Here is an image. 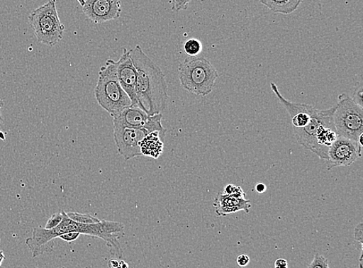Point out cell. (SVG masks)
I'll list each match as a JSON object with an SVG mask.
<instances>
[{"mask_svg": "<svg viewBox=\"0 0 363 268\" xmlns=\"http://www.w3.org/2000/svg\"><path fill=\"white\" fill-rule=\"evenodd\" d=\"M275 268H289V263L284 258H278L274 263Z\"/></svg>", "mask_w": 363, "mask_h": 268, "instance_id": "obj_25", "label": "cell"}, {"mask_svg": "<svg viewBox=\"0 0 363 268\" xmlns=\"http://www.w3.org/2000/svg\"><path fill=\"white\" fill-rule=\"evenodd\" d=\"M80 235L81 234L79 233L72 232L62 234V235H61L58 238H60L65 242H71L72 241L77 240L80 237Z\"/></svg>", "mask_w": 363, "mask_h": 268, "instance_id": "obj_22", "label": "cell"}, {"mask_svg": "<svg viewBox=\"0 0 363 268\" xmlns=\"http://www.w3.org/2000/svg\"><path fill=\"white\" fill-rule=\"evenodd\" d=\"M165 134L160 132H151L140 142L142 155L157 159L164 152V139Z\"/></svg>", "mask_w": 363, "mask_h": 268, "instance_id": "obj_13", "label": "cell"}, {"mask_svg": "<svg viewBox=\"0 0 363 268\" xmlns=\"http://www.w3.org/2000/svg\"><path fill=\"white\" fill-rule=\"evenodd\" d=\"M4 100L2 99H0V124H1V123L3 121V117H2V114H1V108L4 106Z\"/></svg>", "mask_w": 363, "mask_h": 268, "instance_id": "obj_28", "label": "cell"}, {"mask_svg": "<svg viewBox=\"0 0 363 268\" xmlns=\"http://www.w3.org/2000/svg\"><path fill=\"white\" fill-rule=\"evenodd\" d=\"M192 0H172V11L179 13L182 11H186Z\"/></svg>", "mask_w": 363, "mask_h": 268, "instance_id": "obj_19", "label": "cell"}, {"mask_svg": "<svg viewBox=\"0 0 363 268\" xmlns=\"http://www.w3.org/2000/svg\"><path fill=\"white\" fill-rule=\"evenodd\" d=\"M333 121L337 135L356 142L362 147L359 144V138L363 135L362 107L347 94H342L337 97Z\"/></svg>", "mask_w": 363, "mask_h": 268, "instance_id": "obj_6", "label": "cell"}, {"mask_svg": "<svg viewBox=\"0 0 363 268\" xmlns=\"http://www.w3.org/2000/svg\"><path fill=\"white\" fill-rule=\"evenodd\" d=\"M223 194L235 198L246 199L245 198L246 194H245L242 189L240 186L232 185V184H229V185L225 187Z\"/></svg>", "mask_w": 363, "mask_h": 268, "instance_id": "obj_17", "label": "cell"}, {"mask_svg": "<svg viewBox=\"0 0 363 268\" xmlns=\"http://www.w3.org/2000/svg\"><path fill=\"white\" fill-rule=\"evenodd\" d=\"M148 133L145 130L125 128L113 123V137L118 153L125 161L142 156L140 142Z\"/></svg>", "mask_w": 363, "mask_h": 268, "instance_id": "obj_8", "label": "cell"}, {"mask_svg": "<svg viewBox=\"0 0 363 268\" xmlns=\"http://www.w3.org/2000/svg\"><path fill=\"white\" fill-rule=\"evenodd\" d=\"M95 97L99 105L113 118L132 106L129 96L118 80L115 61L108 60L100 69Z\"/></svg>", "mask_w": 363, "mask_h": 268, "instance_id": "obj_3", "label": "cell"}, {"mask_svg": "<svg viewBox=\"0 0 363 268\" xmlns=\"http://www.w3.org/2000/svg\"><path fill=\"white\" fill-rule=\"evenodd\" d=\"M125 225L120 222L102 220L97 223L84 224L75 222L63 211V220L56 228L50 230L35 228L33 235L26 240V245L36 258L42 255L52 252L55 240L62 234L77 232L84 235L102 239L111 247L112 254L123 257V250L118 238L124 233Z\"/></svg>", "mask_w": 363, "mask_h": 268, "instance_id": "obj_1", "label": "cell"}, {"mask_svg": "<svg viewBox=\"0 0 363 268\" xmlns=\"http://www.w3.org/2000/svg\"><path fill=\"white\" fill-rule=\"evenodd\" d=\"M82 12L96 24L104 23L121 18V0H86Z\"/></svg>", "mask_w": 363, "mask_h": 268, "instance_id": "obj_10", "label": "cell"}, {"mask_svg": "<svg viewBox=\"0 0 363 268\" xmlns=\"http://www.w3.org/2000/svg\"><path fill=\"white\" fill-rule=\"evenodd\" d=\"M56 3L57 0H49L28 16L30 27L39 43L49 47L57 45L63 39L65 30L59 18Z\"/></svg>", "mask_w": 363, "mask_h": 268, "instance_id": "obj_5", "label": "cell"}, {"mask_svg": "<svg viewBox=\"0 0 363 268\" xmlns=\"http://www.w3.org/2000/svg\"><path fill=\"white\" fill-rule=\"evenodd\" d=\"M162 118V113L150 116L140 107L130 106L114 117L113 123L125 128L145 130L149 133L157 131L165 134L167 130L163 127Z\"/></svg>", "mask_w": 363, "mask_h": 268, "instance_id": "obj_7", "label": "cell"}, {"mask_svg": "<svg viewBox=\"0 0 363 268\" xmlns=\"http://www.w3.org/2000/svg\"><path fill=\"white\" fill-rule=\"evenodd\" d=\"M255 189L258 194H264V192L266 191L267 186L264 183H257Z\"/></svg>", "mask_w": 363, "mask_h": 268, "instance_id": "obj_26", "label": "cell"}, {"mask_svg": "<svg viewBox=\"0 0 363 268\" xmlns=\"http://www.w3.org/2000/svg\"><path fill=\"white\" fill-rule=\"evenodd\" d=\"M118 80L129 96L133 106L139 107L137 97V71L131 60L130 50L123 48V52L119 61L116 62Z\"/></svg>", "mask_w": 363, "mask_h": 268, "instance_id": "obj_11", "label": "cell"}, {"mask_svg": "<svg viewBox=\"0 0 363 268\" xmlns=\"http://www.w3.org/2000/svg\"><path fill=\"white\" fill-rule=\"evenodd\" d=\"M275 13L289 15L298 9L303 0H259Z\"/></svg>", "mask_w": 363, "mask_h": 268, "instance_id": "obj_14", "label": "cell"}, {"mask_svg": "<svg viewBox=\"0 0 363 268\" xmlns=\"http://www.w3.org/2000/svg\"><path fill=\"white\" fill-rule=\"evenodd\" d=\"M120 262L117 261L116 259H111V261L108 262V267L111 268H117L119 267Z\"/></svg>", "mask_w": 363, "mask_h": 268, "instance_id": "obj_27", "label": "cell"}, {"mask_svg": "<svg viewBox=\"0 0 363 268\" xmlns=\"http://www.w3.org/2000/svg\"><path fill=\"white\" fill-rule=\"evenodd\" d=\"M67 216L71 220L84 224L97 223L100 222V220L97 217L91 216L90 214H82L79 213L69 212L67 213Z\"/></svg>", "mask_w": 363, "mask_h": 268, "instance_id": "obj_16", "label": "cell"}, {"mask_svg": "<svg viewBox=\"0 0 363 268\" xmlns=\"http://www.w3.org/2000/svg\"><path fill=\"white\" fill-rule=\"evenodd\" d=\"M362 91H363L362 83L360 82L359 84V85L357 86L356 89H354L352 97H351L352 99L353 100V101L361 107H363Z\"/></svg>", "mask_w": 363, "mask_h": 268, "instance_id": "obj_21", "label": "cell"}, {"mask_svg": "<svg viewBox=\"0 0 363 268\" xmlns=\"http://www.w3.org/2000/svg\"><path fill=\"white\" fill-rule=\"evenodd\" d=\"M215 211L218 216L244 211L248 213L251 208L250 200L235 198L219 192L215 198Z\"/></svg>", "mask_w": 363, "mask_h": 268, "instance_id": "obj_12", "label": "cell"}, {"mask_svg": "<svg viewBox=\"0 0 363 268\" xmlns=\"http://www.w3.org/2000/svg\"><path fill=\"white\" fill-rule=\"evenodd\" d=\"M308 268H329L328 259L320 254H316Z\"/></svg>", "mask_w": 363, "mask_h": 268, "instance_id": "obj_18", "label": "cell"}, {"mask_svg": "<svg viewBox=\"0 0 363 268\" xmlns=\"http://www.w3.org/2000/svg\"><path fill=\"white\" fill-rule=\"evenodd\" d=\"M6 257L3 250H0V267H1Z\"/></svg>", "mask_w": 363, "mask_h": 268, "instance_id": "obj_29", "label": "cell"}, {"mask_svg": "<svg viewBox=\"0 0 363 268\" xmlns=\"http://www.w3.org/2000/svg\"><path fill=\"white\" fill-rule=\"evenodd\" d=\"M84 1H86V0H78V2L82 6L84 5Z\"/></svg>", "mask_w": 363, "mask_h": 268, "instance_id": "obj_30", "label": "cell"}, {"mask_svg": "<svg viewBox=\"0 0 363 268\" xmlns=\"http://www.w3.org/2000/svg\"><path fill=\"white\" fill-rule=\"evenodd\" d=\"M182 86L198 96L205 97L213 91L218 74L207 58L190 57L179 66Z\"/></svg>", "mask_w": 363, "mask_h": 268, "instance_id": "obj_4", "label": "cell"}, {"mask_svg": "<svg viewBox=\"0 0 363 268\" xmlns=\"http://www.w3.org/2000/svg\"><path fill=\"white\" fill-rule=\"evenodd\" d=\"M131 60L137 71V97L139 107L150 116L162 113L167 106L168 88L160 67L137 45L130 50Z\"/></svg>", "mask_w": 363, "mask_h": 268, "instance_id": "obj_2", "label": "cell"}, {"mask_svg": "<svg viewBox=\"0 0 363 268\" xmlns=\"http://www.w3.org/2000/svg\"><path fill=\"white\" fill-rule=\"evenodd\" d=\"M362 233H363L362 223L361 222L359 224H358L357 225L356 229H354V240L359 242L360 247H362V241H363Z\"/></svg>", "mask_w": 363, "mask_h": 268, "instance_id": "obj_23", "label": "cell"}, {"mask_svg": "<svg viewBox=\"0 0 363 268\" xmlns=\"http://www.w3.org/2000/svg\"><path fill=\"white\" fill-rule=\"evenodd\" d=\"M362 147L356 142L343 137H337L329 148L327 159V169L336 167L352 165L362 156Z\"/></svg>", "mask_w": 363, "mask_h": 268, "instance_id": "obj_9", "label": "cell"}, {"mask_svg": "<svg viewBox=\"0 0 363 268\" xmlns=\"http://www.w3.org/2000/svg\"><path fill=\"white\" fill-rule=\"evenodd\" d=\"M63 220V211L57 213L52 216L48 220L45 229L50 230L57 227Z\"/></svg>", "mask_w": 363, "mask_h": 268, "instance_id": "obj_20", "label": "cell"}, {"mask_svg": "<svg viewBox=\"0 0 363 268\" xmlns=\"http://www.w3.org/2000/svg\"><path fill=\"white\" fill-rule=\"evenodd\" d=\"M184 51L189 57H197L202 51L201 42L196 38H191L185 41Z\"/></svg>", "mask_w": 363, "mask_h": 268, "instance_id": "obj_15", "label": "cell"}, {"mask_svg": "<svg viewBox=\"0 0 363 268\" xmlns=\"http://www.w3.org/2000/svg\"><path fill=\"white\" fill-rule=\"evenodd\" d=\"M250 262V258L246 255H242L238 257V264L240 267H247Z\"/></svg>", "mask_w": 363, "mask_h": 268, "instance_id": "obj_24", "label": "cell"}]
</instances>
